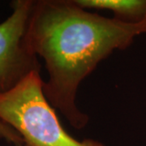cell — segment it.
Instances as JSON below:
<instances>
[{"mask_svg":"<svg viewBox=\"0 0 146 146\" xmlns=\"http://www.w3.org/2000/svg\"><path fill=\"white\" fill-rule=\"evenodd\" d=\"M34 0L11 2L12 13L0 24V92H7L33 72L41 63L27 42V31Z\"/></svg>","mask_w":146,"mask_h":146,"instance_id":"obj_3","label":"cell"},{"mask_svg":"<svg viewBox=\"0 0 146 146\" xmlns=\"http://www.w3.org/2000/svg\"><path fill=\"white\" fill-rule=\"evenodd\" d=\"M39 72H33L7 92H0V120L22 136L25 146H106L69 135L43 92Z\"/></svg>","mask_w":146,"mask_h":146,"instance_id":"obj_2","label":"cell"},{"mask_svg":"<svg viewBox=\"0 0 146 146\" xmlns=\"http://www.w3.org/2000/svg\"><path fill=\"white\" fill-rule=\"evenodd\" d=\"M86 10H108L114 19L126 25L146 21V0H74Z\"/></svg>","mask_w":146,"mask_h":146,"instance_id":"obj_4","label":"cell"},{"mask_svg":"<svg viewBox=\"0 0 146 146\" xmlns=\"http://www.w3.org/2000/svg\"><path fill=\"white\" fill-rule=\"evenodd\" d=\"M141 34H146V21L126 25L92 13L74 0H34L27 42L46 64V99L72 127L82 129L89 120L76 102L80 84L102 60L126 50Z\"/></svg>","mask_w":146,"mask_h":146,"instance_id":"obj_1","label":"cell"},{"mask_svg":"<svg viewBox=\"0 0 146 146\" xmlns=\"http://www.w3.org/2000/svg\"><path fill=\"white\" fill-rule=\"evenodd\" d=\"M0 139L15 146H25L22 136L13 127L0 120Z\"/></svg>","mask_w":146,"mask_h":146,"instance_id":"obj_5","label":"cell"}]
</instances>
